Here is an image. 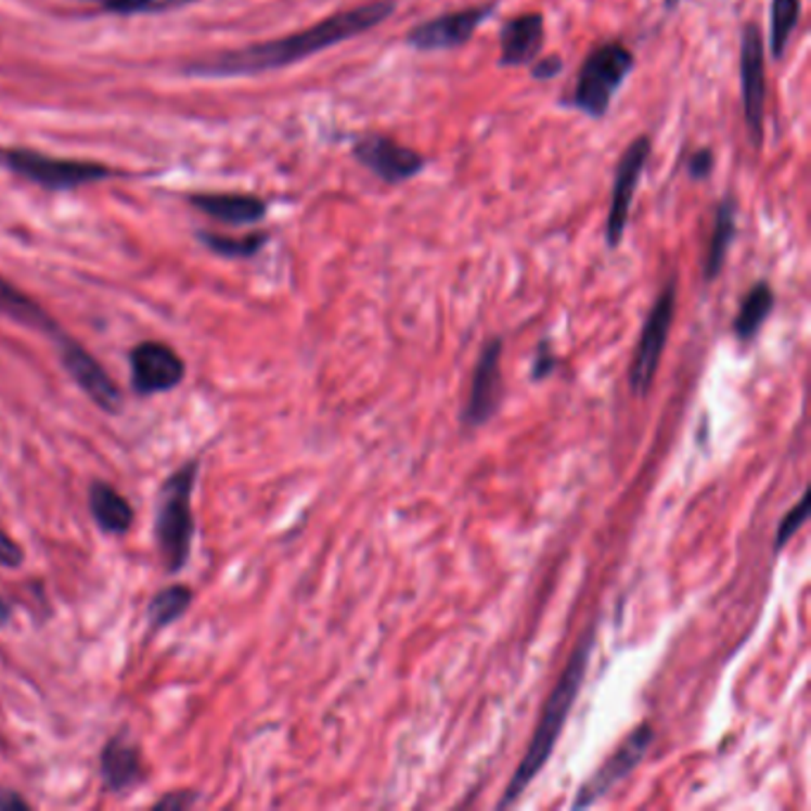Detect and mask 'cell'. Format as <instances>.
I'll use <instances>...</instances> for the list:
<instances>
[{
    "label": "cell",
    "mask_w": 811,
    "mask_h": 811,
    "mask_svg": "<svg viewBox=\"0 0 811 811\" xmlns=\"http://www.w3.org/2000/svg\"><path fill=\"white\" fill-rule=\"evenodd\" d=\"M392 12H396L392 0H366L364 5L334 12V15L314 22L312 27L281 36V39L219 53L201 65H193L189 72L203 74V77H248V74L284 69L366 34L384 24Z\"/></svg>",
    "instance_id": "cell-1"
},
{
    "label": "cell",
    "mask_w": 811,
    "mask_h": 811,
    "mask_svg": "<svg viewBox=\"0 0 811 811\" xmlns=\"http://www.w3.org/2000/svg\"><path fill=\"white\" fill-rule=\"evenodd\" d=\"M593 645H595V633H593V629H590L585 633V638H581L579 647L574 649L567 669H564V673L559 675L555 691L550 693L548 703L543 707V715H540L538 729L533 733V741H531V745H528L522 764L516 767L514 776L505 788V795H502V800L498 804L500 809L516 802V797L526 793V788L533 783V778L538 776L540 769L548 764L552 749H555V745L559 741L564 721H567V715L571 711L576 697H579V691H581L583 679H585L588 661H590V653H593Z\"/></svg>",
    "instance_id": "cell-2"
},
{
    "label": "cell",
    "mask_w": 811,
    "mask_h": 811,
    "mask_svg": "<svg viewBox=\"0 0 811 811\" xmlns=\"http://www.w3.org/2000/svg\"><path fill=\"white\" fill-rule=\"evenodd\" d=\"M195 476H198V462L183 464L177 474L167 478V484L159 490L157 498V519H155V538L157 552L169 574L183 569V564L191 557L193 543V514H191V493Z\"/></svg>",
    "instance_id": "cell-3"
},
{
    "label": "cell",
    "mask_w": 811,
    "mask_h": 811,
    "mask_svg": "<svg viewBox=\"0 0 811 811\" xmlns=\"http://www.w3.org/2000/svg\"><path fill=\"white\" fill-rule=\"evenodd\" d=\"M635 69V55L621 41L595 46L576 74L571 105L590 119H602L609 113L612 98Z\"/></svg>",
    "instance_id": "cell-4"
},
{
    "label": "cell",
    "mask_w": 811,
    "mask_h": 811,
    "mask_svg": "<svg viewBox=\"0 0 811 811\" xmlns=\"http://www.w3.org/2000/svg\"><path fill=\"white\" fill-rule=\"evenodd\" d=\"M0 165H5L17 177L39 183L51 191L79 189L86 183H95L115 175L113 169L89 159H65L51 157L46 153L24 151V147H3L0 151Z\"/></svg>",
    "instance_id": "cell-5"
},
{
    "label": "cell",
    "mask_w": 811,
    "mask_h": 811,
    "mask_svg": "<svg viewBox=\"0 0 811 811\" xmlns=\"http://www.w3.org/2000/svg\"><path fill=\"white\" fill-rule=\"evenodd\" d=\"M741 91L749 143L761 147V143H764L767 63L764 36H761L757 22H747L741 34Z\"/></svg>",
    "instance_id": "cell-6"
},
{
    "label": "cell",
    "mask_w": 811,
    "mask_h": 811,
    "mask_svg": "<svg viewBox=\"0 0 811 811\" xmlns=\"http://www.w3.org/2000/svg\"><path fill=\"white\" fill-rule=\"evenodd\" d=\"M673 312H675V281H669V284L664 286V291L657 295L653 310H649L643 324L641 340H638L635 358L631 366V388L635 396H645L649 386H653L655 374L661 362L664 346H667V338H669Z\"/></svg>",
    "instance_id": "cell-7"
},
{
    "label": "cell",
    "mask_w": 811,
    "mask_h": 811,
    "mask_svg": "<svg viewBox=\"0 0 811 811\" xmlns=\"http://www.w3.org/2000/svg\"><path fill=\"white\" fill-rule=\"evenodd\" d=\"M649 155H653V141H649V137H635L619 157L617 175H614V186H612V205H609V215H607V227H605V241L609 245V250L619 248L623 241V233H626V227H629V217H631L633 195H635L638 183H641Z\"/></svg>",
    "instance_id": "cell-8"
},
{
    "label": "cell",
    "mask_w": 811,
    "mask_h": 811,
    "mask_svg": "<svg viewBox=\"0 0 811 811\" xmlns=\"http://www.w3.org/2000/svg\"><path fill=\"white\" fill-rule=\"evenodd\" d=\"M495 3L488 5H472L462 10L446 12L416 24L404 36L410 48L422 53H436V51H452V48H462L472 41V36L478 31V27L486 22L488 15H493Z\"/></svg>",
    "instance_id": "cell-9"
},
{
    "label": "cell",
    "mask_w": 811,
    "mask_h": 811,
    "mask_svg": "<svg viewBox=\"0 0 811 811\" xmlns=\"http://www.w3.org/2000/svg\"><path fill=\"white\" fill-rule=\"evenodd\" d=\"M352 157L376 179L398 186L426 167V157L384 133H366L352 145Z\"/></svg>",
    "instance_id": "cell-10"
},
{
    "label": "cell",
    "mask_w": 811,
    "mask_h": 811,
    "mask_svg": "<svg viewBox=\"0 0 811 811\" xmlns=\"http://www.w3.org/2000/svg\"><path fill=\"white\" fill-rule=\"evenodd\" d=\"M655 741V731L649 723H643V726H638L629 737H626L623 745L614 752L605 764H602L593 778H588L583 785L579 795H576L574 800V809H583V807H590L593 802H597L600 797H605L614 785H617L621 778L629 776V773L641 764L645 752L649 749V745H653Z\"/></svg>",
    "instance_id": "cell-11"
},
{
    "label": "cell",
    "mask_w": 811,
    "mask_h": 811,
    "mask_svg": "<svg viewBox=\"0 0 811 811\" xmlns=\"http://www.w3.org/2000/svg\"><path fill=\"white\" fill-rule=\"evenodd\" d=\"M131 362V386L139 396H153V392H165L181 384L183 360L175 348L159 340L139 343L129 355Z\"/></svg>",
    "instance_id": "cell-12"
},
{
    "label": "cell",
    "mask_w": 811,
    "mask_h": 811,
    "mask_svg": "<svg viewBox=\"0 0 811 811\" xmlns=\"http://www.w3.org/2000/svg\"><path fill=\"white\" fill-rule=\"evenodd\" d=\"M500 355H502V338H490L481 358L476 362L469 398L464 404V422L469 426H481L490 416L495 414L498 404L502 400V376H500Z\"/></svg>",
    "instance_id": "cell-13"
},
{
    "label": "cell",
    "mask_w": 811,
    "mask_h": 811,
    "mask_svg": "<svg viewBox=\"0 0 811 811\" xmlns=\"http://www.w3.org/2000/svg\"><path fill=\"white\" fill-rule=\"evenodd\" d=\"M60 358L72 378L83 388L98 408H103L110 414H117L121 408V392L113 378L107 376L105 369L98 364L89 352H86L77 343L63 338V348H60Z\"/></svg>",
    "instance_id": "cell-14"
},
{
    "label": "cell",
    "mask_w": 811,
    "mask_h": 811,
    "mask_svg": "<svg viewBox=\"0 0 811 811\" xmlns=\"http://www.w3.org/2000/svg\"><path fill=\"white\" fill-rule=\"evenodd\" d=\"M545 43V20L540 12H522L500 29V67H526L540 57Z\"/></svg>",
    "instance_id": "cell-15"
},
{
    "label": "cell",
    "mask_w": 811,
    "mask_h": 811,
    "mask_svg": "<svg viewBox=\"0 0 811 811\" xmlns=\"http://www.w3.org/2000/svg\"><path fill=\"white\" fill-rule=\"evenodd\" d=\"M191 203L207 217H215L224 224H255L267 213L265 201L245 193H201L193 195Z\"/></svg>",
    "instance_id": "cell-16"
},
{
    "label": "cell",
    "mask_w": 811,
    "mask_h": 811,
    "mask_svg": "<svg viewBox=\"0 0 811 811\" xmlns=\"http://www.w3.org/2000/svg\"><path fill=\"white\" fill-rule=\"evenodd\" d=\"M101 773L110 790L125 793L141 781V755L139 749L121 737H113L103 749Z\"/></svg>",
    "instance_id": "cell-17"
},
{
    "label": "cell",
    "mask_w": 811,
    "mask_h": 811,
    "mask_svg": "<svg viewBox=\"0 0 811 811\" xmlns=\"http://www.w3.org/2000/svg\"><path fill=\"white\" fill-rule=\"evenodd\" d=\"M715 213H717L715 215V231H711L709 248H707V260H705V279L707 281H715L721 274L723 262H726L729 250H731V245L735 241V233H737V203H735L733 195H726V198H721Z\"/></svg>",
    "instance_id": "cell-18"
},
{
    "label": "cell",
    "mask_w": 811,
    "mask_h": 811,
    "mask_svg": "<svg viewBox=\"0 0 811 811\" xmlns=\"http://www.w3.org/2000/svg\"><path fill=\"white\" fill-rule=\"evenodd\" d=\"M91 512L98 526L103 528L105 533H127L131 524H133V510L129 505V500L117 493L113 486H107L103 481H95L91 486Z\"/></svg>",
    "instance_id": "cell-19"
},
{
    "label": "cell",
    "mask_w": 811,
    "mask_h": 811,
    "mask_svg": "<svg viewBox=\"0 0 811 811\" xmlns=\"http://www.w3.org/2000/svg\"><path fill=\"white\" fill-rule=\"evenodd\" d=\"M773 302H776V298H773V291L767 281H759V284L749 288L733 322L735 336L741 340L755 338L759 334V329L764 326V322L769 319Z\"/></svg>",
    "instance_id": "cell-20"
},
{
    "label": "cell",
    "mask_w": 811,
    "mask_h": 811,
    "mask_svg": "<svg viewBox=\"0 0 811 811\" xmlns=\"http://www.w3.org/2000/svg\"><path fill=\"white\" fill-rule=\"evenodd\" d=\"M0 312L10 314L17 322L41 329V331H51V334H57V326L51 317H48L39 305H36L29 295H24L20 288H15L10 281L0 279Z\"/></svg>",
    "instance_id": "cell-21"
},
{
    "label": "cell",
    "mask_w": 811,
    "mask_h": 811,
    "mask_svg": "<svg viewBox=\"0 0 811 811\" xmlns=\"http://www.w3.org/2000/svg\"><path fill=\"white\" fill-rule=\"evenodd\" d=\"M802 17V0H771V24H769V53L781 60L788 51L790 36Z\"/></svg>",
    "instance_id": "cell-22"
},
{
    "label": "cell",
    "mask_w": 811,
    "mask_h": 811,
    "mask_svg": "<svg viewBox=\"0 0 811 811\" xmlns=\"http://www.w3.org/2000/svg\"><path fill=\"white\" fill-rule=\"evenodd\" d=\"M191 602L193 593L186 585H169L165 590H159L151 602V621L157 629H163V626H169L171 621L183 617L191 607Z\"/></svg>",
    "instance_id": "cell-23"
},
{
    "label": "cell",
    "mask_w": 811,
    "mask_h": 811,
    "mask_svg": "<svg viewBox=\"0 0 811 811\" xmlns=\"http://www.w3.org/2000/svg\"><path fill=\"white\" fill-rule=\"evenodd\" d=\"M203 241L210 245L215 253L224 255V257H250L262 248L267 241V233H250V236H241V239L207 233V236H203Z\"/></svg>",
    "instance_id": "cell-24"
},
{
    "label": "cell",
    "mask_w": 811,
    "mask_h": 811,
    "mask_svg": "<svg viewBox=\"0 0 811 811\" xmlns=\"http://www.w3.org/2000/svg\"><path fill=\"white\" fill-rule=\"evenodd\" d=\"M107 12L117 15H153V12H167L186 8L195 0H101Z\"/></svg>",
    "instance_id": "cell-25"
},
{
    "label": "cell",
    "mask_w": 811,
    "mask_h": 811,
    "mask_svg": "<svg viewBox=\"0 0 811 811\" xmlns=\"http://www.w3.org/2000/svg\"><path fill=\"white\" fill-rule=\"evenodd\" d=\"M807 516H809V495L804 493L802 500L797 502V505H795L788 514L783 516V522H781V526H778V536H776V552L783 550L785 543H788V540H790L797 531H800V526L807 522Z\"/></svg>",
    "instance_id": "cell-26"
},
{
    "label": "cell",
    "mask_w": 811,
    "mask_h": 811,
    "mask_svg": "<svg viewBox=\"0 0 811 811\" xmlns=\"http://www.w3.org/2000/svg\"><path fill=\"white\" fill-rule=\"evenodd\" d=\"M564 69V60L559 55H548V57H536L531 63V77L538 81H550L559 77Z\"/></svg>",
    "instance_id": "cell-27"
},
{
    "label": "cell",
    "mask_w": 811,
    "mask_h": 811,
    "mask_svg": "<svg viewBox=\"0 0 811 811\" xmlns=\"http://www.w3.org/2000/svg\"><path fill=\"white\" fill-rule=\"evenodd\" d=\"M715 169V155H711L709 147H703V151H695L687 159V175L693 179H707Z\"/></svg>",
    "instance_id": "cell-28"
},
{
    "label": "cell",
    "mask_w": 811,
    "mask_h": 811,
    "mask_svg": "<svg viewBox=\"0 0 811 811\" xmlns=\"http://www.w3.org/2000/svg\"><path fill=\"white\" fill-rule=\"evenodd\" d=\"M22 559L24 552L20 550V545L5 531H0V564H3V567H17Z\"/></svg>",
    "instance_id": "cell-29"
},
{
    "label": "cell",
    "mask_w": 811,
    "mask_h": 811,
    "mask_svg": "<svg viewBox=\"0 0 811 811\" xmlns=\"http://www.w3.org/2000/svg\"><path fill=\"white\" fill-rule=\"evenodd\" d=\"M555 364H557V358L550 352L548 343H540V350H538L536 362H533V378L548 376L552 372V369H555Z\"/></svg>",
    "instance_id": "cell-30"
},
{
    "label": "cell",
    "mask_w": 811,
    "mask_h": 811,
    "mask_svg": "<svg viewBox=\"0 0 811 811\" xmlns=\"http://www.w3.org/2000/svg\"><path fill=\"white\" fill-rule=\"evenodd\" d=\"M191 802H193V797H191V795H186V793H175V795H167L165 800H159V802H157V809H167V807L179 809V807H186V804H191Z\"/></svg>",
    "instance_id": "cell-31"
},
{
    "label": "cell",
    "mask_w": 811,
    "mask_h": 811,
    "mask_svg": "<svg viewBox=\"0 0 811 811\" xmlns=\"http://www.w3.org/2000/svg\"><path fill=\"white\" fill-rule=\"evenodd\" d=\"M0 809H29V804L15 793H5V795H0Z\"/></svg>",
    "instance_id": "cell-32"
},
{
    "label": "cell",
    "mask_w": 811,
    "mask_h": 811,
    "mask_svg": "<svg viewBox=\"0 0 811 811\" xmlns=\"http://www.w3.org/2000/svg\"><path fill=\"white\" fill-rule=\"evenodd\" d=\"M8 619H10V605L3 597H0V626L8 623Z\"/></svg>",
    "instance_id": "cell-33"
},
{
    "label": "cell",
    "mask_w": 811,
    "mask_h": 811,
    "mask_svg": "<svg viewBox=\"0 0 811 811\" xmlns=\"http://www.w3.org/2000/svg\"><path fill=\"white\" fill-rule=\"evenodd\" d=\"M675 5H679V0H664V8L667 10H675Z\"/></svg>",
    "instance_id": "cell-34"
}]
</instances>
